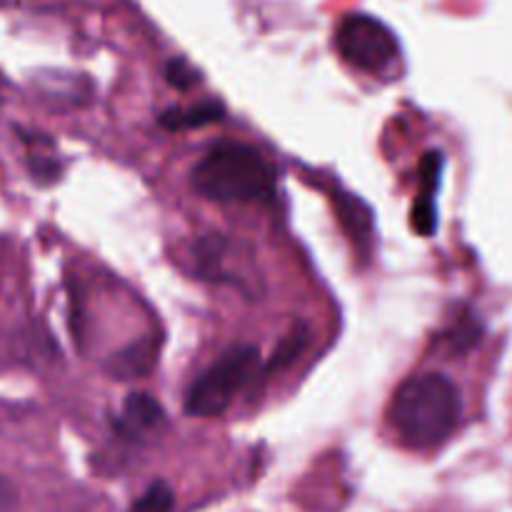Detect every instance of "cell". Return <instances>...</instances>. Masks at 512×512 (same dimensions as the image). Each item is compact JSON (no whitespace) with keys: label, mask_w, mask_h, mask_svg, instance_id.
<instances>
[{"label":"cell","mask_w":512,"mask_h":512,"mask_svg":"<svg viewBox=\"0 0 512 512\" xmlns=\"http://www.w3.org/2000/svg\"><path fill=\"white\" fill-rule=\"evenodd\" d=\"M463 413L460 393L445 375L408 378L390 405V423L400 443L413 450H433L455 433Z\"/></svg>","instance_id":"1"},{"label":"cell","mask_w":512,"mask_h":512,"mask_svg":"<svg viewBox=\"0 0 512 512\" xmlns=\"http://www.w3.org/2000/svg\"><path fill=\"white\" fill-rule=\"evenodd\" d=\"M193 188L218 203H250L273 193V170L248 145H220L195 165Z\"/></svg>","instance_id":"2"},{"label":"cell","mask_w":512,"mask_h":512,"mask_svg":"<svg viewBox=\"0 0 512 512\" xmlns=\"http://www.w3.org/2000/svg\"><path fill=\"white\" fill-rule=\"evenodd\" d=\"M260 353L253 345H235L220 355L213 368L205 370L185 398V413L193 418H218L233 403L235 393L258 370Z\"/></svg>","instance_id":"3"},{"label":"cell","mask_w":512,"mask_h":512,"mask_svg":"<svg viewBox=\"0 0 512 512\" xmlns=\"http://www.w3.org/2000/svg\"><path fill=\"white\" fill-rule=\"evenodd\" d=\"M340 58L363 73H385L398 58V40L385 23L365 13L345 15L335 28Z\"/></svg>","instance_id":"4"},{"label":"cell","mask_w":512,"mask_h":512,"mask_svg":"<svg viewBox=\"0 0 512 512\" xmlns=\"http://www.w3.org/2000/svg\"><path fill=\"white\" fill-rule=\"evenodd\" d=\"M163 423L165 413L158 400L150 398L148 393H133L128 395L123 410H120V418L115 420V430L128 440H143Z\"/></svg>","instance_id":"5"},{"label":"cell","mask_w":512,"mask_h":512,"mask_svg":"<svg viewBox=\"0 0 512 512\" xmlns=\"http://www.w3.org/2000/svg\"><path fill=\"white\" fill-rule=\"evenodd\" d=\"M440 170H443V155L440 153H428L420 165V180H423V188H420V198L413 205V228L420 235H433L435 225H438V215H435V193H438L440 185Z\"/></svg>","instance_id":"6"},{"label":"cell","mask_w":512,"mask_h":512,"mask_svg":"<svg viewBox=\"0 0 512 512\" xmlns=\"http://www.w3.org/2000/svg\"><path fill=\"white\" fill-rule=\"evenodd\" d=\"M158 350H160V340L155 338V335L135 340V343H130L128 348L118 350V353L108 360L110 378L115 380L145 378V375L155 368V363H158Z\"/></svg>","instance_id":"7"},{"label":"cell","mask_w":512,"mask_h":512,"mask_svg":"<svg viewBox=\"0 0 512 512\" xmlns=\"http://www.w3.org/2000/svg\"><path fill=\"white\" fill-rule=\"evenodd\" d=\"M223 113V105L205 100V103L190 105V108H168L160 115V125L168 130H193L215 123V120L223 118Z\"/></svg>","instance_id":"8"},{"label":"cell","mask_w":512,"mask_h":512,"mask_svg":"<svg viewBox=\"0 0 512 512\" xmlns=\"http://www.w3.org/2000/svg\"><path fill=\"white\" fill-rule=\"evenodd\" d=\"M338 203L340 220H343V228L348 230L350 238L365 248L370 243V233H373V220H370V210L365 208L363 200H358L355 195L340 193V198L335 200Z\"/></svg>","instance_id":"9"},{"label":"cell","mask_w":512,"mask_h":512,"mask_svg":"<svg viewBox=\"0 0 512 512\" xmlns=\"http://www.w3.org/2000/svg\"><path fill=\"white\" fill-rule=\"evenodd\" d=\"M483 340V325L475 318L473 313H463L453 325L448 328V333L443 335V345L448 348L450 355H465L475 348V345Z\"/></svg>","instance_id":"10"},{"label":"cell","mask_w":512,"mask_h":512,"mask_svg":"<svg viewBox=\"0 0 512 512\" xmlns=\"http://www.w3.org/2000/svg\"><path fill=\"white\" fill-rule=\"evenodd\" d=\"M310 343V330L305 325H295L288 335L283 338V343L275 348L273 358H270L268 370H285L295 363V360L303 355V350Z\"/></svg>","instance_id":"11"},{"label":"cell","mask_w":512,"mask_h":512,"mask_svg":"<svg viewBox=\"0 0 512 512\" xmlns=\"http://www.w3.org/2000/svg\"><path fill=\"white\" fill-rule=\"evenodd\" d=\"M173 505V488H170L168 483H163V480H158V483L150 485V488L135 500L130 512H173Z\"/></svg>","instance_id":"12"},{"label":"cell","mask_w":512,"mask_h":512,"mask_svg":"<svg viewBox=\"0 0 512 512\" xmlns=\"http://www.w3.org/2000/svg\"><path fill=\"white\" fill-rule=\"evenodd\" d=\"M165 78L173 88L178 90H190L200 80V75L195 73V68L190 63H185L183 58H173L165 65Z\"/></svg>","instance_id":"13"},{"label":"cell","mask_w":512,"mask_h":512,"mask_svg":"<svg viewBox=\"0 0 512 512\" xmlns=\"http://www.w3.org/2000/svg\"><path fill=\"white\" fill-rule=\"evenodd\" d=\"M0 512H18V493L3 475H0Z\"/></svg>","instance_id":"14"}]
</instances>
